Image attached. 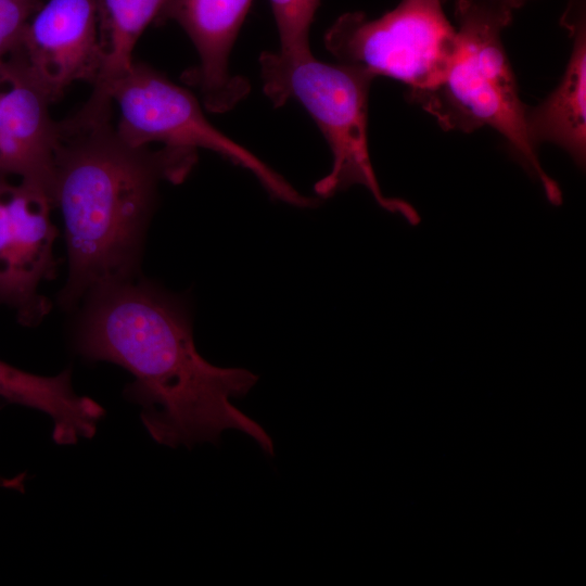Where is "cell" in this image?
Segmentation results:
<instances>
[{"instance_id":"cell-2","label":"cell","mask_w":586,"mask_h":586,"mask_svg":"<svg viewBox=\"0 0 586 586\" xmlns=\"http://www.w3.org/2000/svg\"><path fill=\"white\" fill-rule=\"evenodd\" d=\"M198 150L135 146L113 124V102L92 90L73 116L56 122L51 199L60 208L68 277L59 295L73 308L93 292L135 278L161 181H183Z\"/></svg>"},{"instance_id":"cell-16","label":"cell","mask_w":586,"mask_h":586,"mask_svg":"<svg viewBox=\"0 0 586 586\" xmlns=\"http://www.w3.org/2000/svg\"><path fill=\"white\" fill-rule=\"evenodd\" d=\"M475 10L495 18L505 25H509L513 12L530 0H464Z\"/></svg>"},{"instance_id":"cell-1","label":"cell","mask_w":586,"mask_h":586,"mask_svg":"<svg viewBox=\"0 0 586 586\" xmlns=\"http://www.w3.org/2000/svg\"><path fill=\"white\" fill-rule=\"evenodd\" d=\"M74 332V349L88 362L115 364L132 375L124 396L157 444L171 448L218 444L227 430L250 436L268 456L272 438L232 399L258 377L218 367L198 352L186 302L158 285L131 278L88 297Z\"/></svg>"},{"instance_id":"cell-7","label":"cell","mask_w":586,"mask_h":586,"mask_svg":"<svg viewBox=\"0 0 586 586\" xmlns=\"http://www.w3.org/2000/svg\"><path fill=\"white\" fill-rule=\"evenodd\" d=\"M52 207L44 187L0 176V305L13 309L26 327L38 324L50 310L38 288L55 276Z\"/></svg>"},{"instance_id":"cell-17","label":"cell","mask_w":586,"mask_h":586,"mask_svg":"<svg viewBox=\"0 0 586 586\" xmlns=\"http://www.w3.org/2000/svg\"><path fill=\"white\" fill-rule=\"evenodd\" d=\"M26 479H27L26 472L20 473L13 477H7V476L0 475V487L24 492Z\"/></svg>"},{"instance_id":"cell-13","label":"cell","mask_w":586,"mask_h":586,"mask_svg":"<svg viewBox=\"0 0 586 586\" xmlns=\"http://www.w3.org/2000/svg\"><path fill=\"white\" fill-rule=\"evenodd\" d=\"M165 0H97L102 71L92 87H102L130 68L133 49Z\"/></svg>"},{"instance_id":"cell-4","label":"cell","mask_w":586,"mask_h":586,"mask_svg":"<svg viewBox=\"0 0 586 586\" xmlns=\"http://www.w3.org/2000/svg\"><path fill=\"white\" fill-rule=\"evenodd\" d=\"M264 93L275 107L290 100L302 104L316 122L332 152L330 173L314 187L319 198H329L354 184L366 187L377 203L408 218L411 207L384 196L368 150V95L374 77L355 66L329 64L311 51L259 55Z\"/></svg>"},{"instance_id":"cell-14","label":"cell","mask_w":586,"mask_h":586,"mask_svg":"<svg viewBox=\"0 0 586 586\" xmlns=\"http://www.w3.org/2000/svg\"><path fill=\"white\" fill-rule=\"evenodd\" d=\"M269 1L280 39V51L293 54L311 51L309 33L320 0Z\"/></svg>"},{"instance_id":"cell-6","label":"cell","mask_w":586,"mask_h":586,"mask_svg":"<svg viewBox=\"0 0 586 586\" xmlns=\"http://www.w3.org/2000/svg\"><path fill=\"white\" fill-rule=\"evenodd\" d=\"M447 0H400L375 20L364 13L341 15L324 35L339 63L426 90L440 82L459 50L457 29L444 11Z\"/></svg>"},{"instance_id":"cell-5","label":"cell","mask_w":586,"mask_h":586,"mask_svg":"<svg viewBox=\"0 0 586 586\" xmlns=\"http://www.w3.org/2000/svg\"><path fill=\"white\" fill-rule=\"evenodd\" d=\"M119 111L116 130L129 144L206 149L251 171L277 200L297 207H313L317 199L301 194L281 175L251 151L219 131L205 117L199 100L188 89L140 62L103 87Z\"/></svg>"},{"instance_id":"cell-15","label":"cell","mask_w":586,"mask_h":586,"mask_svg":"<svg viewBox=\"0 0 586 586\" xmlns=\"http://www.w3.org/2000/svg\"><path fill=\"white\" fill-rule=\"evenodd\" d=\"M42 0H0V60L20 42Z\"/></svg>"},{"instance_id":"cell-9","label":"cell","mask_w":586,"mask_h":586,"mask_svg":"<svg viewBox=\"0 0 586 586\" xmlns=\"http://www.w3.org/2000/svg\"><path fill=\"white\" fill-rule=\"evenodd\" d=\"M252 0H165L158 24L176 22L191 39L198 66L183 74L207 111L232 110L250 92L242 76L229 72V56Z\"/></svg>"},{"instance_id":"cell-11","label":"cell","mask_w":586,"mask_h":586,"mask_svg":"<svg viewBox=\"0 0 586 586\" xmlns=\"http://www.w3.org/2000/svg\"><path fill=\"white\" fill-rule=\"evenodd\" d=\"M561 24L572 38V51L557 88L535 107L526 110L528 138L538 149L552 143L583 166L586 154V13L585 0H570Z\"/></svg>"},{"instance_id":"cell-3","label":"cell","mask_w":586,"mask_h":586,"mask_svg":"<svg viewBox=\"0 0 586 586\" xmlns=\"http://www.w3.org/2000/svg\"><path fill=\"white\" fill-rule=\"evenodd\" d=\"M459 50L434 87L408 92V99L432 115L445 130H496L524 169L543 186L548 199L560 201L557 184L543 169L526 129V110L519 97L501 33L506 27L464 0L455 1Z\"/></svg>"},{"instance_id":"cell-10","label":"cell","mask_w":586,"mask_h":586,"mask_svg":"<svg viewBox=\"0 0 586 586\" xmlns=\"http://www.w3.org/2000/svg\"><path fill=\"white\" fill-rule=\"evenodd\" d=\"M51 102L13 59L0 60V176L39 184L49 192L56 128L49 112Z\"/></svg>"},{"instance_id":"cell-12","label":"cell","mask_w":586,"mask_h":586,"mask_svg":"<svg viewBox=\"0 0 586 586\" xmlns=\"http://www.w3.org/2000/svg\"><path fill=\"white\" fill-rule=\"evenodd\" d=\"M0 399L48 415L53 423L52 440L58 445L92 438L105 416L97 400L75 392L71 368L44 377L0 360Z\"/></svg>"},{"instance_id":"cell-8","label":"cell","mask_w":586,"mask_h":586,"mask_svg":"<svg viewBox=\"0 0 586 586\" xmlns=\"http://www.w3.org/2000/svg\"><path fill=\"white\" fill-rule=\"evenodd\" d=\"M53 102L76 81L93 85L104 64L97 0H49L8 54Z\"/></svg>"}]
</instances>
